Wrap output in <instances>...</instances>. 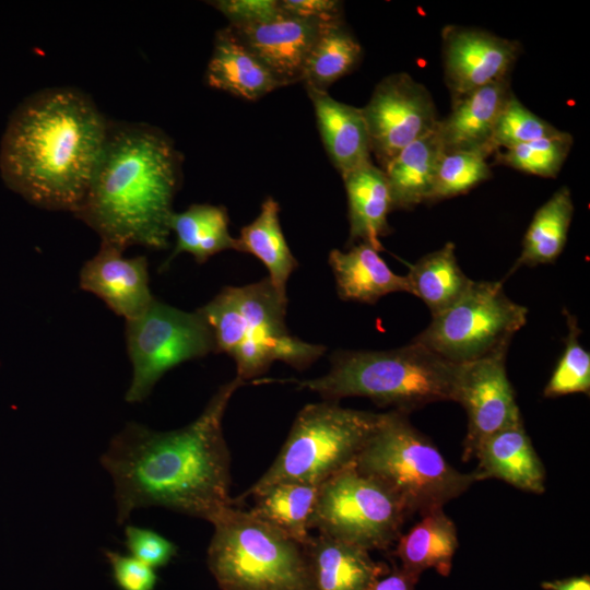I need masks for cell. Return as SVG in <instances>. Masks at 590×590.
<instances>
[{
	"label": "cell",
	"mask_w": 590,
	"mask_h": 590,
	"mask_svg": "<svg viewBox=\"0 0 590 590\" xmlns=\"http://www.w3.org/2000/svg\"><path fill=\"white\" fill-rule=\"evenodd\" d=\"M228 224L227 211L221 205L192 204L182 212H174L169 229L176 236V244L161 268L182 252L190 253L198 263H204L221 251H238L237 238L231 235Z\"/></svg>",
	"instance_id": "4316f807"
},
{
	"label": "cell",
	"mask_w": 590,
	"mask_h": 590,
	"mask_svg": "<svg viewBox=\"0 0 590 590\" xmlns=\"http://www.w3.org/2000/svg\"><path fill=\"white\" fill-rule=\"evenodd\" d=\"M512 94L505 78L480 87L452 103L449 115L439 119L436 132L444 151L495 153L492 135L496 120Z\"/></svg>",
	"instance_id": "e0dca14e"
},
{
	"label": "cell",
	"mask_w": 590,
	"mask_h": 590,
	"mask_svg": "<svg viewBox=\"0 0 590 590\" xmlns=\"http://www.w3.org/2000/svg\"><path fill=\"white\" fill-rule=\"evenodd\" d=\"M342 178L349 203V245L365 243L378 251L384 250L380 237L390 233L387 216L392 211L384 170L369 162Z\"/></svg>",
	"instance_id": "7402d4cb"
},
{
	"label": "cell",
	"mask_w": 590,
	"mask_h": 590,
	"mask_svg": "<svg viewBox=\"0 0 590 590\" xmlns=\"http://www.w3.org/2000/svg\"><path fill=\"white\" fill-rule=\"evenodd\" d=\"M455 250L453 243L445 244L418 259L405 275L412 295L425 303L432 316L452 306L473 283L458 264Z\"/></svg>",
	"instance_id": "f546056e"
},
{
	"label": "cell",
	"mask_w": 590,
	"mask_h": 590,
	"mask_svg": "<svg viewBox=\"0 0 590 590\" xmlns=\"http://www.w3.org/2000/svg\"><path fill=\"white\" fill-rule=\"evenodd\" d=\"M205 79L210 86L248 101H256L281 86L227 27L216 33Z\"/></svg>",
	"instance_id": "603a6c76"
},
{
	"label": "cell",
	"mask_w": 590,
	"mask_h": 590,
	"mask_svg": "<svg viewBox=\"0 0 590 590\" xmlns=\"http://www.w3.org/2000/svg\"><path fill=\"white\" fill-rule=\"evenodd\" d=\"M326 24L283 13L267 22L227 28L284 86L302 82L307 57Z\"/></svg>",
	"instance_id": "9a60e30c"
},
{
	"label": "cell",
	"mask_w": 590,
	"mask_h": 590,
	"mask_svg": "<svg viewBox=\"0 0 590 590\" xmlns=\"http://www.w3.org/2000/svg\"><path fill=\"white\" fill-rule=\"evenodd\" d=\"M287 302L266 278L243 286H225L198 309L212 330L216 353L232 357L241 381L263 375L275 362L305 369L326 352V346L290 333L285 323Z\"/></svg>",
	"instance_id": "5b68a950"
},
{
	"label": "cell",
	"mask_w": 590,
	"mask_h": 590,
	"mask_svg": "<svg viewBox=\"0 0 590 590\" xmlns=\"http://www.w3.org/2000/svg\"><path fill=\"white\" fill-rule=\"evenodd\" d=\"M303 548L314 590H367L390 569L368 551L323 533L311 535Z\"/></svg>",
	"instance_id": "ac0fdd59"
},
{
	"label": "cell",
	"mask_w": 590,
	"mask_h": 590,
	"mask_svg": "<svg viewBox=\"0 0 590 590\" xmlns=\"http://www.w3.org/2000/svg\"><path fill=\"white\" fill-rule=\"evenodd\" d=\"M354 465L386 486L409 516L442 508L479 481L452 468L409 414L396 410L384 413Z\"/></svg>",
	"instance_id": "8992f818"
},
{
	"label": "cell",
	"mask_w": 590,
	"mask_h": 590,
	"mask_svg": "<svg viewBox=\"0 0 590 590\" xmlns=\"http://www.w3.org/2000/svg\"><path fill=\"white\" fill-rule=\"evenodd\" d=\"M231 26L252 25L283 14L276 0H219L210 2Z\"/></svg>",
	"instance_id": "74e56055"
},
{
	"label": "cell",
	"mask_w": 590,
	"mask_h": 590,
	"mask_svg": "<svg viewBox=\"0 0 590 590\" xmlns=\"http://www.w3.org/2000/svg\"><path fill=\"white\" fill-rule=\"evenodd\" d=\"M235 377L222 385L190 424L157 432L128 423L110 441L101 463L115 485L117 521L135 509L158 506L212 522L232 507L231 455L223 417L235 391Z\"/></svg>",
	"instance_id": "6da1fadb"
},
{
	"label": "cell",
	"mask_w": 590,
	"mask_h": 590,
	"mask_svg": "<svg viewBox=\"0 0 590 590\" xmlns=\"http://www.w3.org/2000/svg\"><path fill=\"white\" fill-rule=\"evenodd\" d=\"M330 362L327 374L294 384L326 401L364 397L408 414L434 402H457L462 364L414 341L386 351L339 350Z\"/></svg>",
	"instance_id": "277c9868"
},
{
	"label": "cell",
	"mask_w": 590,
	"mask_h": 590,
	"mask_svg": "<svg viewBox=\"0 0 590 590\" xmlns=\"http://www.w3.org/2000/svg\"><path fill=\"white\" fill-rule=\"evenodd\" d=\"M206 563L221 590H314L303 545L234 505L212 522Z\"/></svg>",
	"instance_id": "52a82bcc"
},
{
	"label": "cell",
	"mask_w": 590,
	"mask_h": 590,
	"mask_svg": "<svg viewBox=\"0 0 590 590\" xmlns=\"http://www.w3.org/2000/svg\"><path fill=\"white\" fill-rule=\"evenodd\" d=\"M384 413L361 411L326 401L305 405L270 468L244 494L243 500L278 482L320 485L355 461L377 429Z\"/></svg>",
	"instance_id": "ba28073f"
},
{
	"label": "cell",
	"mask_w": 590,
	"mask_h": 590,
	"mask_svg": "<svg viewBox=\"0 0 590 590\" xmlns=\"http://www.w3.org/2000/svg\"><path fill=\"white\" fill-rule=\"evenodd\" d=\"M238 251L248 252L267 268L268 279L278 294L287 299V281L298 263L293 256L280 224V206L268 197L258 216L240 229Z\"/></svg>",
	"instance_id": "83f0119b"
},
{
	"label": "cell",
	"mask_w": 590,
	"mask_h": 590,
	"mask_svg": "<svg viewBox=\"0 0 590 590\" xmlns=\"http://www.w3.org/2000/svg\"><path fill=\"white\" fill-rule=\"evenodd\" d=\"M323 146L343 177L371 162L370 139L361 108L341 103L327 91L306 87Z\"/></svg>",
	"instance_id": "ffe728a7"
},
{
	"label": "cell",
	"mask_w": 590,
	"mask_h": 590,
	"mask_svg": "<svg viewBox=\"0 0 590 590\" xmlns=\"http://www.w3.org/2000/svg\"><path fill=\"white\" fill-rule=\"evenodd\" d=\"M418 577H415L393 563L392 568L378 577L367 590H415Z\"/></svg>",
	"instance_id": "ab89813d"
},
{
	"label": "cell",
	"mask_w": 590,
	"mask_h": 590,
	"mask_svg": "<svg viewBox=\"0 0 590 590\" xmlns=\"http://www.w3.org/2000/svg\"><path fill=\"white\" fill-rule=\"evenodd\" d=\"M409 517L399 499L354 462L319 485L311 529L366 551H387Z\"/></svg>",
	"instance_id": "30bf717a"
},
{
	"label": "cell",
	"mask_w": 590,
	"mask_h": 590,
	"mask_svg": "<svg viewBox=\"0 0 590 590\" xmlns=\"http://www.w3.org/2000/svg\"><path fill=\"white\" fill-rule=\"evenodd\" d=\"M329 264L344 300L375 304L390 293L412 294L406 276L394 273L368 244H355L346 251L331 250Z\"/></svg>",
	"instance_id": "44dd1931"
},
{
	"label": "cell",
	"mask_w": 590,
	"mask_h": 590,
	"mask_svg": "<svg viewBox=\"0 0 590 590\" xmlns=\"http://www.w3.org/2000/svg\"><path fill=\"white\" fill-rule=\"evenodd\" d=\"M396 543L393 555L406 573L420 578L424 570L434 568L447 577L458 547L457 528L442 508H438L423 515Z\"/></svg>",
	"instance_id": "cb8c5ba5"
},
{
	"label": "cell",
	"mask_w": 590,
	"mask_h": 590,
	"mask_svg": "<svg viewBox=\"0 0 590 590\" xmlns=\"http://www.w3.org/2000/svg\"><path fill=\"white\" fill-rule=\"evenodd\" d=\"M282 13L291 16L334 22L342 20V4L334 0H282L279 1Z\"/></svg>",
	"instance_id": "f35d334b"
},
{
	"label": "cell",
	"mask_w": 590,
	"mask_h": 590,
	"mask_svg": "<svg viewBox=\"0 0 590 590\" xmlns=\"http://www.w3.org/2000/svg\"><path fill=\"white\" fill-rule=\"evenodd\" d=\"M125 536L131 556L153 569L166 566L177 553L173 542L148 528L127 526Z\"/></svg>",
	"instance_id": "d590c367"
},
{
	"label": "cell",
	"mask_w": 590,
	"mask_h": 590,
	"mask_svg": "<svg viewBox=\"0 0 590 590\" xmlns=\"http://www.w3.org/2000/svg\"><path fill=\"white\" fill-rule=\"evenodd\" d=\"M479 481L502 480L519 489L542 494L545 470L524 429L523 422L487 437L477 448Z\"/></svg>",
	"instance_id": "d6986e66"
},
{
	"label": "cell",
	"mask_w": 590,
	"mask_h": 590,
	"mask_svg": "<svg viewBox=\"0 0 590 590\" xmlns=\"http://www.w3.org/2000/svg\"><path fill=\"white\" fill-rule=\"evenodd\" d=\"M132 379L126 401H144L157 381L177 365L216 353L212 330L202 314L185 311L156 298L139 317L126 321Z\"/></svg>",
	"instance_id": "8fae6325"
},
{
	"label": "cell",
	"mask_w": 590,
	"mask_h": 590,
	"mask_svg": "<svg viewBox=\"0 0 590 590\" xmlns=\"http://www.w3.org/2000/svg\"><path fill=\"white\" fill-rule=\"evenodd\" d=\"M111 567L115 585L119 590H154L157 583L155 569L131 555L104 551Z\"/></svg>",
	"instance_id": "8d00e7d4"
},
{
	"label": "cell",
	"mask_w": 590,
	"mask_h": 590,
	"mask_svg": "<svg viewBox=\"0 0 590 590\" xmlns=\"http://www.w3.org/2000/svg\"><path fill=\"white\" fill-rule=\"evenodd\" d=\"M444 152L436 130L402 149L385 167L392 210H411L428 202Z\"/></svg>",
	"instance_id": "d4e9b609"
},
{
	"label": "cell",
	"mask_w": 590,
	"mask_h": 590,
	"mask_svg": "<svg viewBox=\"0 0 590 590\" xmlns=\"http://www.w3.org/2000/svg\"><path fill=\"white\" fill-rule=\"evenodd\" d=\"M318 492L319 485L314 483L278 482L251 495L255 505L249 511L305 545L311 536L310 523Z\"/></svg>",
	"instance_id": "484cf974"
},
{
	"label": "cell",
	"mask_w": 590,
	"mask_h": 590,
	"mask_svg": "<svg viewBox=\"0 0 590 590\" xmlns=\"http://www.w3.org/2000/svg\"><path fill=\"white\" fill-rule=\"evenodd\" d=\"M181 156L160 129L134 122H108L106 138L76 217L107 244L168 247L173 200Z\"/></svg>",
	"instance_id": "3957f363"
},
{
	"label": "cell",
	"mask_w": 590,
	"mask_h": 590,
	"mask_svg": "<svg viewBox=\"0 0 590 590\" xmlns=\"http://www.w3.org/2000/svg\"><path fill=\"white\" fill-rule=\"evenodd\" d=\"M507 350L462 364L457 402L468 414L464 460L493 434L522 421L506 370Z\"/></svg>",
	"instance_id": "4fadbf2b"
},
{
	"label": "cell",
	"mask_w": 590,
	"mask_h": 590,
	"mask_svg": "<svg viewBox=\"0 0 590 590\" xmlns=\"http://www.w3.org/2000/svg\"><path fill=\"white\" fill-rule=\"evenodd\" d=\"M108 122L78 88L36 92L15 108L3 133V181L34 205L74 214L86 194Z\"/></svg>",
	"instance_id": "7a4b0ae2"
},
{
	"label": "cell",
	"mask_w": 590,
	"mask_h": 590,
	"mask_svg": "<svg viewBox=\"0 0 590 590\" xmlns=\"http://www.w3.org/2000/svg\"><path fill=\"white\" fill-rule=\"evenodd\" d=\"M567 323L565 349L557 365L546 384L543 394L556 398L573 393L590 391V354L580 344V328L577 317L564 309Z\"/></svg>",
	"instance_id": "836d02e7"
},
{
	"label": "cell",
	"mask_w": 590,
	"mask_h": 590,
	"mask_svg": "<svg viewBox=\"0 0 590 590\" xmlns=\"http://www.w3.org/2000/svg\"><path fill=\"white\" fill-rule=\"evenodd\" d=\"M363 49L342 20L328 23L317 37L304 67L305 87L327 91L359 62Z\"/></svg>",
	"instance_id": "4dcf8cb0"
},
{
	"label": "cell",
	"mask_w": 590,
	"mask_h": 590,
	"mask_svg": "<svg viewBox=\"0 0 590 590\" xmlns=\"http://www.w3.org/2000/svg\"><path fill=\"white\" fill-rule=\"evenodd\" d=\"M521 46L484 30L449 25L442 31L445 81L452 103L508 78Z\"/></svg>",
	"instance_id": "5bb4252c"
},
{
	"label": "cell",
	"mask_w": 590,
	"mask_h": 590,
	"mask_svg": "<svg viewBox=\"0 0 590 590\" xmlns=\"http://www.w3.org/2000/svg\"><path fill=\"white\" fill-rule=\"evenodd\" d=\"M527 316V307L507 296L503 282L473 281L452 306L432 316L428 327L412 341L451 363L465 364L508 350Z\"/></svg>",
	"instance_id": "9c48e42d"
},
{
	"label": "cell",
	"mask_w": 590,
	"mask_h": 590,
	"mask_svg": "<svg viewBox=\"0 0 590 590\" xmlns=\"http://www.w3.org/2000/svg\"><path fill=\"white\" fill-rule=\"evenodd\" d=\"M570 133L558 130L527 143L495 152V164L522 173L554 178L559 173L573 146Z\"/></svg>",
	"instance_id": "1f68e13d"
},
{
	"label": "cell",
	"mask_w": 590,
	"mask_h": 590,
	"mask_svg": "<svg viewBox=\"0 0 590 590\" xmlns=\"http://www.w3.org/2000/svg\"><path fill=\"white\" fill-rule=\"evenodd\" d=\"M557 131L558 129L530 111L511 94L496 120L492 145L496 152L554 134Z\"/></svg>",
	"instance_id": "e575fe53"
},
{
	"label": "cell",
	"mask_w": 590,
	"mask_h": 590,
	"mask_svg": "<svg viewBox=\"0 0 590 590\" xmlns=\"http://www.w3.org/2000/svg\"><path fill=\"white\" fill-rule=\"evenodd\" d=\"M541 587L545 590H590V577L583 575L580 577H570L553 581H544Z\"/></svg>",
	"instance_id": "60d3db41"
},
{
	"label": "cell",
	"mask_w": 590,
	"mask_h": 590,
	"mask_svg": "<svg viewBox=\"0 0 590 590\" xmlns=\"http://www.w3.org/2000/svg\"><path fill=\"white\" fill-rule=\"evenodd\" d=\"M361 109L381 169L402 149L434 132L439 122L428 90L403 72L384 78Z\"/></svg>",
	"instance_id": "7c38bea8"
},
{
	"label": "cell",
	"mask_w": 590,
	"mask_h": 590,
	"mask_svg": "<svg viewBox=\"0 0 590 590\" xmlns=\"http://www.w3.org/2000/svg\"><path fill=\"white\" fill-rule=\"evenodd\" d=\"M487 155L477 151H444L428 201L436 202L467 193L492 177Z\"/></svg>",
	"instance_id": "d6a6232c"
},
{
	"label": "cell",
	"mask_w": 590,
	"mask_h": 590,
	"mask_svg": "<svg viewBox=\"0 0 590 590\" xmlns=\"http://www.w3.org/2000/svg\"><path fill=\"white\" fill-rule=\"evenodd\" d=\"M573 215L570 190L562 187L534 213L521 252L506 278L523 266L553 263L566 245Z\"/></svg>",
	"instance_id": "f1b7e54d"
},
{
	"label": "cell",
	"mask_w": 590,
	"mask_h": 590,
	"mask_svg": "<svg viewBox=\"0 0 590 590\" xmlns=\"http://www.w3.org/2000/svg\"><path fill=\"white\" fill-rule=\"evenodd\" d=\"M123 250L101 243L98 252L80 271V287L101 298L127 320L139 317L155 298L150 290L145 256L125 257Z\"/></svg>",
	"instance_id": "2e32d148"
}]
</instances>
